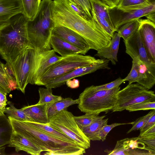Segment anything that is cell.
I'll return each mask as SVG.
<instances>
[{"mask_svg": "<svg viewBox=\"0 0 155 155\" xmlns=\"http://www.w3.org/2000/svg\"><path fill=\"white\" fill-rule=\"evenodd\" d=\"M0 91L6 94L11 91L9 87L7 79L2 70V68H0Z\"/></svg>", "mask_w": 155, "mask_h": 155, "instance_id": "39", "label": "cell"}, {"mask_svg": "<svg viewBox=\"0 0 155 155\" xmlns=\"http://www.w3.org/2000/svg\"><path fill=\"white\" fill-rule=\"evenodd\" d=\"M138 29L148 57L155 64V23L148 19H139Z\"/></svg>", "mask_w": 155, "mask_h": 155, "instance_id": "15", "label": "cell"}, {"mask_svg": "<svg viewBox=\"0 0 155 155\" xmlns=\"http://www.w3.org/2000/svg\"><path fill=\"white\" fill-rule=\"evenodd\" d=\"M50 42L55 52L62 57L78 54L84 55L80 49L55 35H52Z\"/></svg>", "mask_w": 155, "mask_h": 155, "instance_id": "22", "label": "cell"}, {"mask_svg": "<svg viewBox=\"0 0 155 155\" xmlns=\"http://www.w3.org/2000/svg\"><path fill=\"white\" fill-rule=\"evenodd\" d=\"M108 10L115 31L124 24L138 19L155 12V2L152 0L139 5L118 8L110 7Z\"/></svg>", "mask_w": 155, "mask_h": 155, "instance_id": "9", "label": "cell"}, {"mask_svg": "<svg viewBox=\"0 0 155 155\" xmlns=\"http://www.w3.org/2000/svg\"><path fill=\"white\" fill-rule=\"evenodd\" d=\"M28 21L22 14H19L0 30V54L6 63L11 64L29 45Z\"/></svg>", "mask_w": 155, "mask_h": 155, "instance_id": "3", "label": "cell"}, {"mask_svg": "<svg viewBox=\"0 0 155 155\" xmlns=\"http://www.w3.org/2000/svg\"><path fill=\"white\" fill-rule=\"evenodd\" d=\"M138 137L139 140L144 143L148 147L155 150V137Z\"/></svg>", "mask_w": 155, "mask_h": 155, "instance_id": "42", "label": "cell"}, {"mask_svg": "<svg viewBox=\"0 0 155 155\" xmlns=\"http://www.w3.org/2000/svg\"><path fill=\"white\" fill-rule=\"evenodd\" d=\"M106 116H99L89 125L80 127L81 129L90 140H101L98 137L100 131L102 128L107 124L108 118L103 119Z\"/></svg>", "mask_w": 155, "mask_h": 155, "instance_id": "24", "label": "cell"}, {"mask_svg": "<svg viewBox=\"0 0 155 155\" xmlns=\"http://www.w3.org/2000/svg\"><path fill=\"white\" fill-rule=\"evenodd\" d=\"M134 58L137 61L139 69V76L137 83L150 90L155 84V71L151 70L138 58Z\"/></svg>", "mask_w": 155, "mask_h": 155, "instance_id": "23", "label": "cell"}, {"mask_svg": "<svg viewBox=\"0 0 155 155\" xmlns=\"http://www.w3.org/2000/svg\"><path fill=\"white\" fill-rule=\"evenodd\" d=\"M13 131L25 137L39 147L47 155H81L85 149L77 143L62 140L43 132L25 121L8 116Z\"/></svg>", "mask_w": 155, "mask_h": 155, "instance_id": "2", "label": "cell"}, {"mask_svg": "<svg viewBox=\"0 0 155 155\" xmlns=\"http://www.w3.org/2000/svg\"><path fill=\"white\" fill-rule=\"evenodd\" d=\"M66 83L67 86L71 88H77L79 86V81L74 78L72 80L71 79L67 80Z\"/></svg>", "mask_w": 155, "mask_h": 155, "instance_id": "46", "label": "cell"}, {"mask_svg": "<svg viewBox=\"0 0 155 155\" xmlns=\"http://www.w3.org/2000/svg\"><path fill=\"white\" fill-rule=\"evenodd\" d=\"M120 90L117 86L109 90H96L92 85L86 87L80 94L78 107L85 113H107L112 110Z\"/></svg>", "mask_w": 155, "mask_h": 155, "instance_id": "4", "label": "cell"}, {"mask_svg": "<svg viewBox=\"0 0 155 155\" xmlns=\"http://www.w3.org/2000/svg\"><path fill=\"white\" fill-rule=\"evenodd\" d=\"M7 94L0 91V116L5 115L4 111L7 105Z\"/></svg>", "mask_w": 155, "mask_h": 155, "instance_id": "43", "label": "cell"}, {"mask_svg": "<svg viewBox=\"0 0 155 155\" xmlns=\"http://www.w3.org/2000/svg\"><path fill=\"white\" fill-rule=\"evenodd\" d=\"M152 0H120L117 5V7L134 6L142 4Z\"/></svg>", "mask_w": 155, "mask_h": 155, "instance_id": "40", "label": "cell"}, {"mask_svg": "<svg viewBox=\"0 0 155 155\" xmlns=\"http://www.w3.org/2000/svg\"><path fill=\"white\" fill-rule=\"evenodd\" d=\"M120 38L118 33L115 32L109 43L104 47L97 51L95 56L108 59L112 64L115 65L118 61L117 55Z\"/></svg>", "mask_w": 155, "mask_h": 155, "instance_id": "21", "label": "cell"}, {"mask_svg": "<svg viewBox=\"0 0 155 155\" xmlns=\"http://www.w3.org/2000/svg\"><path fill=\"white\" fill-rule=\"evenodd\" d=\"M79 103L78 99L74 100L71 98L67 97L52 103L48 110V117L49 118L60 112L66 110L69 106L75 104H78Z\"/></svg>", "mask_w": 155, "mask_h": 155, "instance_id": "26", "label": "cell"}, {"mask_svg": "<svg viewBox=\"0 0 155 155\" xmlns=\"http://www.w3.org/2000/svg\"><path fill=\"white\" fill-rule=\"evenodd\" d=\"M139 19L126 23L118 28L117 32L124 41L130 37L138 30L140 25Z\"/></svg>", "mask_w": 155, "mask_h": 155, "instance_id": "29", "label": "cell"}, {"mask_svg": "<svg viewBox=\"0 0 155 155\" xmlns=\"http://www.w3.org/2000/svg\"><path fill=\"white\" fill-rule=\"evenodd\" d=\"M132 66L131 70L128 75L124 79V81H128L129 84L137 81L139 76L138 65L135 58L132 59Z\"/></svg>", "mask_w": 155, "mask_h": 155, "instance_id": "33", "label": "cell"}, {"mask_svg": "<svg viewBox=\"0 0 155 155\" xmlns=\"http://www.w3.org/2000/svg\"><path fill=\"white\" fill-rule=\"evenodd\" d=\"M38 91L39 99L37 104H39L53 103L63 98L61 96L54 95L51 88L40 87Z\"/></svg>", "mask_w": 155, "mask_h": 155, "instance_id": "30", "label": "cell"}, {"mask_svg": "<svg viewBox=\"0 0 155 155\" xmlns=\"http://www.w3.org/2000/svg\"><path fill=\"white\" fill-rule=\"evenodd\" d=\"M63 58L55 53L53 49L36 53L35 63L30 84H34L54 64Z\"/></svg>", "mask_w": 155, "mask_h": 155, "instance_id": "14", "label": "cell"}, {"mask_svg": "<svg viewBox=\"0 0 155 155\" xmlns=\"http://www.w3.org/2000/svg\"><path fill=\"white\" fill-rule=\"evenodd\" d=\"M51 104L37 103L24 107L21 109L30 118L31 121L46 124L49 122L47 114L48 110Z\"/></svg>", "mask_w": 155, "mask_h": 155, "instance_id": "20", "label": "cell"}, {"mask_svg": "<svg viewBox=\"0 0 155 155\" xmlns=\"http://www.w3.org/2000/svg\"><path fill=\"white\" fill-rule=\"evenodd\" d=\"M147 101H155L154 91L138 83L128 84L117 93L115 105L112 110L121 111L131 105Z\"/></svg>", "mask_w": 155, "mask_h": 155, "instance_id": "10", "label": "cell"}, {"mask_svg": "<svg viewBox=\"0 0 155 155\" xmlns=\"http://www.w3.org/2000/svg\"><path fill=\"white\" fill-rule=\"evenodd\" d=\"M155 137V124L153 125L145 131L140 134L139 137Z\"/></svg>", "mask_w": 155, "mask_h": 155, "instance_id": "45", "label": "cell"}, {"mask_svg": "<svg viewBox=\"0 0 155 155\" xmlns=\"http://www.w3.org/2000/svg\"><path fill=\"white\" fill-rule=\"evenodd\" d=\"M99 114L85 113L83 115L74 116V120L79 127H85L90 125L99 116Z\"/></svg>", "mask_w": 155, "mask_h": 155, "instance_id": "32", "label": "cell"}, {"mask_svg": "<svg viewBox=\"0 0 155 155\" xmlns=\"http://www.w3.org/2000/svg\"><path fill=\"white\" fill-rule=\"evenodd\" d=\"M70 2L73 3L77 5L82 8L87 14L89 17L92 19L91 14V8L89 0H68Z\"/></svg>", "mask_w": 155, "mask_h": 155, "instance_id": "38", "label": "cell"}, {"mask_svg": "<svg viewBox=\"0 0 155 155\" xmlns=\"http://www.w3.org/2000/svg\"><path fill=\"white\" fill-rule=\"evenodd\" d=\"M69 2V3L72 9L79 15L87 20L92 19L88 16L87 14L81 8L77 5L74 4Z\"/></svg>", "mask_w": 155, "mask_h": 155, "instance_id": "41", "label": "cell"}, {"mask_svg": "<svg viewBox=\"0 0 155 155\" xmlns=\"http://www.w3.org/2000/svg\"><path fill=\"white\" fill-rule=\"evenodd\" d=\"M92 18L107 33L111 32L113 25L108 10V6L101 0H89Z\"/></svg>", "mask_w": 155, "mask_h": 155, "instance_id": "16", "label": "cell"}, {"mask_svg": "<svg viewBox=\"0 0 155 155\" xmlns=\"http://www.w3.org/2000/svg\"><path fill=\"white\" fill-rule=\"evenodd\" d=\"M155 12L151 13L145 17L147 19H148L151 21L155 23Z\"/></svg>", "mask_w": 155, "mask_h": 155, "instance_id": "48", "label": "cell"}, {"mask_svg": "<svg viewBox=\"0 0 155 155\" xmlns=\"http://www.w3.org/2000/svg\"><path fill=\"white\" fill-rule=\"evenodd\" d=\"M105 58L96 59L90 55L76 54L63 57L51 66L35 81V84L45 86L48 82L75 68L89 66L104 61Z\"/></svg>", "mask_w": 155, "mask_h": 155, "instance_id": "6", "label": "cell"}, {"mask_svg": "<svg viewBox=\"0 0 155 155\" xmlns=\"http://www.w3.org/2000/svg\"><path fill=\"white\" fill-rule=\"evenodd\" d=\"M155 101H143L139 103L126 108L130 112L140 110H155Z\"/></svg>", "mask_w": 155, "mask_h": 155, "instance_id": "34", "label": "cell"}, {"mask_svg": "<svg viewBox=\"0 0 155 155\" xmlns=\"http://www.w3.org/2000/svg\"><path fill=\"white\" fill-rule=\"evenodd\" d=\"M109 155H155V151L139 140V137L126 138L117 141L112 150H104Z\"/></svg>", "mask_w": 155, "mask_h": 155, "instance_id": "11", "label": "cell"}, {"mask_svg": "<svg viewBox=\"0 0 155 155\" xmlns=\"http://www.w3.org/2000/svg\"><path fill=\"white\" fill-rule=\"evenodd\" d=\"M110 61L107 59L104 61L89 66L79 67L57 78L48 82L45 86L46 88H55L64 84L69 80L94 72L99 69L110 68L108 66Z\"/></svg>", "mask_w": 155, "mask_h": 155, "instance_id": "12", "label": "cell"}, {"mask_svg": "<svg viewBox=\"0 0 155 155\" xmlns=\"http://www.w3.org/2000/svg\"><path fill=\"white\" fill-rule=\"evenodd\" d=\"M108 7H113L117 6L120 0H101Z\"/></svg>", "mask_w": 155, "mask_h": 155, "instance_id": "47", "label": "cell"}, {"mask_svg": "<svg viewBox=\"0 0 155 155\" xmlns=\"http://www.w3.org/2000/svg\"><path fill=\"white\" fill-rule=\"evenodd\" d=\"M52 18L55 27L63 26L75 31L86 41L91 49L98 51L106 46L111 38L93 18L84 19L71 7L68 0H54Z\"/></svg>", "mask_w": 155, "mask_h": 155, "instance_id": "1", "label": "cell"}, {"mask_svg": "<svg viewBox=\"0 0 155 155\" xmlns=\"http://www.w3.org/2000/svg\"><path fill=\"white\" fill-rule=\"evenodd\" d=\"M27 123L38 130L56 138L66 141L77 143L62 132L47 124L31 121H25Z\"/></svg>", "mask_w": 155, "mask_h": 155, "instance_id": "27", "label": "cell"}, {"mask_svg": "<svg viewBox=\"0 0 155 155\" xmlns=\"http://www.w3.org/2000/svg\"><path fill=\"white\" fill-rule=\"evenodd\" d=\"M46 124L62 132L87 149L90 147V140L85 135L75 122L74 116L66 110H62L49 118Z\"/></svg>", "mask_w": 155, "mask_h": 155, "instance_id": "7", "label": "cell"}, {"mask_svg": "<svg viewBox=\"0 0 155 155\" xmlns=\"http://www.w3.org/2000/svg\"><path fill=\"white\" fill-rule=\"evenodd\" d=\"M22 12L21 0H0V30L8 24L13 17Z\"/></svg>", "mask_w": 155, "mask_h": 155, "instance_id": "18", "label": "cell"}, {"mask_svg": "<svg viewBox=\"0 0 155 155\" xmlns=\"http://www.w3.org/2000/svg\"><path fill=\"white\" fill-rule=\"evenodd\" d=\"M126 53L133 59L138 57L152 70L155 71V64L148 57L139 29L130 37L124 41Z\"/></svg>", "mask_w": 155, "mask_h": 155, "instance_id": "13", "label": "cell"}, {"mask_svg": "<svg viewBox=\"0 0 155 155\" xmlns=\"http://www.w3.org/2000/svg\"><path fill=\"white\" fill-rule=\"evenodd\" d=\"M154 112H155V110H153L145 115L140 117L134 122L132 124V127L128 131L127 134H128L133 131L140 130L144 125Z\"/></svg>", "mask_w": 155, "mask_h": 155, "instance_id": "35", "label": "cell"}, {"mask_svg": "<svg viewBox=\"0 0 155 155\" xmlns=\"http://www.w3.org/2000/svg\"><path fill=\"white\" fill-rule=\"evenodd\" d=\"M36 53L29 45L11 64L17 83V89L24 94L26 86L30 84Z\"/></svg>", "mask_w": 155, "mask_h": 155, "instance_id": "8", "label": "cell"}, {"mask_svg": "<svg viewBox=\"0 0 155 155\" xmlns=\"http://www.w3.org/2000/svg\"><path fill=\"white\" fill-rule=\"evenodd\" d=\"M7 104L9 107L5 108L4 113L8 115V116L17 120L22 121H31L30 118L26 114L22 109L16 108L14 104L11 101H8Z\"/></svg>", "mask_w": 155, "mask_h": 155, "instance_id": "31", "label": "cell"}, {"mask_svg": "<svg viewBox=\"0 0 155 155\" xmlns=\"http://www.w3.org/2000/svg\"><path fill=\"white\" fill-rule=\"evenodd\" d=\"M155 112H154L144 125L140 130V134L142 133L152 126L155 124Z\"/></svg>", "mask_w": 155, "mask_h": 155, "instance_id": "44", "label": "cell"}, {"mask_svg": "<svg viewBox=\"0 0 155 155\" xmlns=\"http://www.w3.org/2000/svg\"><path fill=\"white\" fill-rule=\"evenodd\" d=\"M8 147H15L16 152L23 151L32 155H39L42 152L39 147L29 139L14 131L12 134Z\"/></svg>", "mask_w": 155, "mask_h": 155, "instance_id": "19", "label": "cell"}, {"mask_svg": "<svg viewBox=\"0 0 155 155\" xmlns=\"http://www.w3.org/2000/svg\"><path fill=\"white\" fill-rule=\"evenodd\" d=\"M124 82L123 79L119 77L115 80L107 84L98 86H92L94 89L96 90H109L119 86Z\"/></svg>", "mask_w": 155, "mask_h": 155, "instance_id": "36", "label": "cell"}, {"mask_svg": "<svg viewBox=\"0 0 155 155\" xmlns=\"http://www.w3.org/2000/svg\"><path fill=\"white\" fill-rule=\"evenodd\" d=\"M52 35L57 36L80 49L84 55H85L91 49L87 42L81 36L65 27H55L53 30Z\"/></svg>", "mask_w": 155, "mask_h": 155, "instance_id": "17", "label": "cell"}, {"mask_svg": "<svg viewBox=\"0 0 155 155\" xmlns=\"http://www.w3.org/2000/svg\"><path fill=\"white\" fill-rule=\"evenodd\" d=\"M134 122L127 123H114L110 125L107 124L104 126L101 129L99 133L98 137L101 140H102V141H104L108 133L113 128L120 125L129 124H132Z\"/></svg>", "mask_w": 155, "mask_h": 155, "instance_id": "37", "label": "cell"}, {"mask_svg": "<svg viewBox=\"0 0 155 155\" xmlns=\"http://www.w3.org/2000/svg\"><path fill=\"white\" fill-rule=\"evenodd\" d=\"M13 129L8 117L0 116V147L9 144Z\"/></svg>", "mask_w": 155, "mask_h": 155, "instance_id": "25", "label": "cell"}, {"mask_svg": "<svg viewBox=\"0 0 155 155\" xmlns=\"http://www.w3.org/2000/svg\"><path fill=\"white\" fill-rule=\"evenodd\" d=\"M23 7L22 14L29 21L33 20L39 9L41 0H21Z\"/></svg>", "mask_w": 155, "mask_h": 155, "instance_id": "28", "label": "cell"}, {"mask_svg": "<svg viewBox=\"0 0 155 155\" xmlns=\"http://www.w3.org/2000/svg\"><path fill=\"white\" fill-rule=\"evenodd\" d=\"M52 0H42L35 18L28 22V36L37 42H45L52 36L55 27L52 18Z\"/></svg>", "mask_w": 155, "mask_h": 155, "instance_id": "5", "label": "cell"}, {"mask_svg": "<svg viewBox=\"0 0 155 155\" xmlns=\"http://www.w3.org/2000/svg\"><path fill=\"white\" fill-rule=\"evenodd\" d=\"M3 63H2L0 60V68H1L2 67V64Z\"/></svg>", "mask_w": 155, "mask_h": 155, "instance_id": "49", "label": "cell"}]
</instances>
